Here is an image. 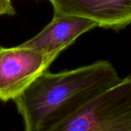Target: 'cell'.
Returning <instances> with one entry per match:
<instances>
[{
  "label": "cell",
  "mask_w": 131,
  "mask_h": 131,
  "mask_svg": "<svg viewBox=\"0 0 131 131\" xmlns=\"http://www.w3.org/2000/svg\"><path fill=\"white\" fill-rule=\"evenodd\" d=\"M121 80L108 61L58 73L47 71L13 101L24 131H42L73 114Z\"/></svg>",
  "instance_id": "1"
},
{
  "label": "cell",
  "mask_w": 131,
  "mask_h": 131,
  "mask_svg": "<svg viewBox=\"0 0 131 131\" xmlns=\"http://www.w3.org/2000/svg\"><path fill=\"white\" fill-rule=\"evenodd\" d=\"M42 131H131V74Z\"/></svg>",
  "instance_id": "2"
},
{
  "label": "cell",
  "mask_w": 131,
  "mask_h": 131,
  "mask_svg": "<svg viewBox=\"0 0 131 131\" xmlns=\"http://www.w3.org/2000/svg\"><path fill=\"white\" fill-rule=\"evenodd\" d=\"M58 55L21 45L0 48V101H14L47 71Z\"/></svg>",
  "instance_id": "3"
},
{
  "label": "cell",
  "mask_w": 131,
  "mask_h": 131,
  "mask_svg": "<svg viewBox=\"0 0 131 131\" xmlns=\"http://www.w3.org/2000/svg\"><path fill=\"white\" fill-rule=\"evenodd\" d=\"M54 14L95 21L97 27L121 30L131 25V0H48Z\"/></svg>",
  "instance_id": "4"
},
{
  "label": "cell",
  "mask_w": 131,
  "mask_h": 131,
  "mask_svg": "<svg viewBox=\"0 0 131 131\" xmlns=\"http://www.w3.org/2000/svg\"><path fill=\"white\" fill-rule=\"evenodd\" d=\"M96 27L97 24L89 19L54 14L51 21L39 33L20 45L58 56L81 35Z\"/></svg>",
  "instance_id": "5"
},
{
  "label": "cell",
  "mask_w": 131,
  "mask_h": 131,
  "mask_svg": "<svg viewBox=\"0 0 131 131\" xmlns=\"http://www.w3.org/2000/svg\"><path fill=\"white\" fill-rule=\"evenodd\" d=\"M15 9L11 0H0V15H14Z\"/></svg>",
  "instance_id": "6"
},
{
  "label": "cell",
  "mask_w": 131,
  "mask_h": 131,
  "mask_svg": "<svg viewBox=\"0 0 131 131\" xmlns=\"http://www.w3.org/2000/svg\"><path fill=\"white\" fill-rule=\"evenodd\" d=\"M2 48V47H1V46H0V48Z\"/></svg>",
  "instance_id": "7"
}]
</instances>
